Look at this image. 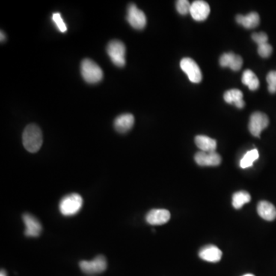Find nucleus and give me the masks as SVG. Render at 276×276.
Segmentation results:
<instances>
[{"label": "nucleus", "mask_w": 276, "mask_h": 276, "mask_svg": "<svg viewBox=\"0 0 276 276\" xmlns=\"http://www.w3.org/2000/svg\"><path fill=\"white\" fill-rule=\"evenodd\" d=\"M83 206V199L78 194H72L62 199L59 210L63 215L70 217L78 213Z\"/></svg>", "instance_id": "3"}, {"label": "nucleus", "mask_w": 276, "mask_h": 276, "mask_svg": "<svg viewBox=\"0 0 276 276\" xmlns=\"http://www.w3.org/2000/svg\"><path fill=\"white\" fill-rule=\"evenodd\" d=\"M259 158V152L256 149L250 150L246 154L240 161V167L242 168H248L253 165V162Z\"/></svg>", "instance_id": "22"}, {"label": "nucleus", "mask_w": 276, "mask_h": 276, "mask_svg": "<svg viewBox=\"0 0 276 276\" xmlns=\"http://www.w3.org/2000/svg\"><path fill=\"white\" fill-rule=\"evenodd\" d=\"M236 19L237 23L240 24L246 28H256L260 22V18H259V14L254 13V12L250 13V14L247 15V16L238 15V16H236Z\"/></svg>", "instance_id": "18"}, {"label": "nucleus", "mask_w": 276, "mask_h": 276, "mask_svg": "<svg viewBox=\"0 0 276 276\" xmlns=\"http://www.w3.org/2000/svg\"><path fill=\"white\" fill-rule=\"evenodd\" d=\"M259 215L267 221H273L276 219V209L269 202H259L257 206Z\"/></svg>", "instance_id": "16"}, {"label": "nucleus", "mask_w": 276, "mask_h": 276, "mask_svg": "<svg viewBox=\"0 0 276 276\" xmlns=\"http://www.w3.org/2000/svg\"><path fill=\"white\" fill-rule=\"evenodd\" d=\"M221 250L213 245H208L202 248L199 253V256L203 260L209 262H217L222 258Z\"/></svg>", "instance_id": "14"}, {"label": "nucleus", "mask_w": 276, "mask_h": 276, "mask_svg": "<svg viewBox=\"0 0 276 276\" xmlns=\"http://www.w3.org/2000/svg\"><path fill=\"white\" fill-rule=\"evenodd\" d=\"M195 161L202 167H216L221 163V157L217 152H198L195 155Z\"/></svg>", "instance_id": "10"}, {"label": "nucleus", "mask_w": 276, "mask_h": 276, "mask_svg": "<svg viewBox=\"0 0 276 276\" xmlns=\"http://www.w3.org/2000/svg\"><path fill=\"white\" fill-rule=\"evenodd\" d=\"M223 98L226 103L233 104L238 108H242L245 106V102L242 99L243 94L239 89H231V90H227L225 92Z\"/></svg>", "instance_id": "17"}, {"label": "nucleus", "mask_w": 276, "mask_h": 276, "mask_svg": "<svg viewBox=\"0 0 276 276\" xmlns=\"http://www.w3.org/2000/svg\"><path fill=\"white\" fill-rule=\"evenodd\" d=\"M258 52H259V55L261 57H262V58H268V57L271 55V52H272V47L268 43L259 45Z\"/></svg>", "instance_id": "26"}, {"label": "nucleus", "mask_w": 276, "mask_h": 276, "mask_svg": "<svg viewBox=\"0 0 276 276\" xmlns=\"http://www.w3.org/2000/svg\"><path fill=\"white\" fill-rule=\"evenodd\" d=\"M195 143L197 147L203 152H215L217 149V141L207 136H197Z\"/></svg>", "instance_id": "19"}, {"label": "nucleus", "mask_w": 276, "mask_h": 276, "mask_svg": "<svg viewBox=\"0 0 276 276\" xmlns=\"http://www.w3.org/2000/svg\"><path fill=\"white\" fill-rule=\"evenodd\" d=\"M22 220L25 226V236L28 237H38L40 236L42 226L36 217L30 213H25L22 216Z\"/></svg>", "instance_id": "9"}, {"label": "nucleus", "mask_w": 276, "mask_h": 276, "mask_svg": "<svg viewBox=\"0 0 276 276\" xmlns=\"http://www.w3.org/2000/svg\"><path fill=\"white\" fill-rule=\"evenodd\" d=\"M176 7L180 15H187L191 12V4L188 0H179L176 2Z\"/></svg>", "instance_id": "23"}, {"label": "nucleus", "mask_w": 276, "mask_h": 276, "mask_svg": "<svg viewBox=\"0 0 276 276\" xmlns=\"http://www.w3.org/2000/svg\"><path fill=\"white\" fill-rule=\"evenodd\" d=\"M267 82L268 84V91L271 94L276 92V71H271L267 75Z\"/></svg>", "instance_id": "24"}, {"label": "nucleus", "mask_w": 276, "mask_h": 276, "mask_svg": "<svg viewBox=\"0 0 276 276\" xmlns=\"http://www.w3.org/2000/svg\"><path fill=\"white\" fill-rule=\"evenodd\" d=\"M269 124L268 116L262 112H255L250 117L249 129L250 133L255 137H259L264 129Z\"/></svg>", "instance_id": "7"}, {"label": "nucleus", "mask_w": 276, "mask_h": 276, "mask_svg": "<svg viewBox=\"0 0 276 276\" xmlns=\"http://www.w3.org/2000/svg\"><path fill=\"white\" fill-rule=\"evenodd\" d=\"M22 142L25 150L30 153H36L40 150L43 142L42 131L34 124L28 125L24 130Z\"/></svg>", "instance_id": "1"}, {"label": "nucleus", "mask_w": 276, "mask_h": 276, "mask_svg": "<svg viewBox=\"0 0 276 276\" xmlns=\"http://www.w3.org/2000/svg\"><path fill=\"white\" fill-rule=\"evenodd\" d=\"M127 20L135 29H143L147 24V18L144 12L137 8L134 4H130L128 7Z\"/></svg>", "instance_id": "6"}, {"label": "nucleus", "mask_w": 276, "mask_h": 276, "mask_svg": "<svg viewBox=\"0 0 276 276\" xmlns=\"http://www.w3.org/2000/svg\"><path fill=\"white\" fill-rule=\"evenodd\" d=\"M81 76L89 84L100 82L103 78V71L94 61L86 58L81 62Z\"/></svg>", "instance_id": "2"}, {"label": "nucleus", "mask_w": 276, "mask_h": 276, "mask_svg": "<svg viewBox=\"0 0 276 276\" xmlns=\"http://www.w3.org/2000/svg\"><path fill=\"white\" fill-rule=\"evenodd\" d=\"M242 81L244 84L248 86L250 90H256L259 88V79L253 71L246 70L242 74Z\"/></svg>", "instance_id": "20"}, {"label": "nucleus", "mask_w": 276, "mask_h": 276, "mask_svg": "<svg viewBox=\"0 0 276 276\" xmlns=\"http://www.w3.org/2000/svg\"><path fill=\"white\" fill-rule=\"evenodd\" d=\"M0 276H7V272L5 270H1V273H0Z\"/></svg>", "instance_id": "29"}, {"label": "nucleus", "mask_w": 276, "mask_h": 276, "mask_svg": "<svg viewBox=\"0 0 276 276\" xmlns=\"http://www.w3.org/2000/svg\"><path fill=\"white\" fill-rule=\"evenodd\" d=\"M210 13V8L207 3L198 0L191 4V13L193 19L198 22L206 20Z\"/></svg>", "instance_id": "11"}, {"label": "nucleus", "mask_w": 276, "mask_h": 276, "mask_svg": "<svg viewBox=\"0 0 276 276\" xmlns=\"http://www.w3.org/2000/svg\"><path fill=\"white\" fill-rule=\"evenodd\" d=\"M180 68L188 75L190 81L193 83H200L202 81V72L200 67L194 60L191 58H184L181 60Z\"/></svg>", "instance_id": "8"}, {"label": "nucleus", "mask_w": 276, "mask_h": 276, "mask_svg": "<svg viewBox=\"0 0 276 276\" xmlns=\"http://www.w3.org/2000/svg\"><path fill=\"white\" fill-rule=\"evenodd\" d=\"M107 52L113 64L117 67H124L126 64V47L123 42L118 40H113L107 46Z\"/></svg>", "instance_id": "4"}, {"label": "nucleus", "mask_w": 276, "mask_h": 276, "mask_svg": "<svg viewBox=\"0 0 276 276\" xmlns=\"http://www.w3.org/2000/svg\"><path fill=\"white\" fill-rule=\"evenodd\" d=\"M1 42H4V41L6 40V36L5 34H4V33H3V31H1Z\"/></svg>", "instance_id": "28"}, {"label": "nucleus", "mask_w": 276, "mask_h": 276, "mask_svg": "<svg viewBox=\"0 0 276 276\" xmlns=\"http://www.w3.org/2000/svg\"><path fill=\"white\" fill-rule=\"evenodd\" d=\"M242 276H255L254 274H244V275H242Z\"/></svg>", "instance_id": "30"}, {"label": "nucleus", "mask_w": 276, "mask_h": 276, "mask_svg": "<svg viewBox=\"0 0 276 276\" xmlns=\"http://www.w3.org/2000/svg\"><path fill=\"white\" fill-rule=\"evenodd\" d=\"M52 20L56 25L57 28L61 33H66L67 31V26H66V22L63 20L60 13H54L52 15Z\"/></svg>", "instance_id": "25"}, {"label": "nucleus", "mask_w": 276, "mask_h": 276, "mask_svg": "<svg viewBox=\"0 0 276 276\" xmlns=\"http://www.w3.org/2000/svg\"><path fill=\"white\" fill-rule=\"evenodd\" d=\"M170 212L167 209H155L146 216V220L150 225H163L170 220Z\"/></svg>", "instance_id": "12"}, {"label": "nucleus", "mask_w": 276, "mask_h": 276, "mask_svg": "<svg viewBox=\"0 0 276 276\" xmlns=\"http://www.w3.org/2000/svg\"><path fill=\"white\" fill-rule=\"evenodd\" d=\"M134 124V117L131 114H123L119 115L114 120V127L119 133H127L133 128Z\"/></svg>", "instance_id": "15"}, {"label": "nucleus", "mask_w": 276, "mask_h": 276, "mask_svg": "<svg viewBox=\"0 0 276 276\" xmlns=\"http://www.w3.org/2000/svg\"><path fill=\"white\" fill-rule=\"evenodd\" d=\"M79 266L81 271L86 274H99L107 269L108 262L105 256L99 255L93 260L81 261L80 262Z\"/></svg>", "instance_id": "5"}, {"label": "nucleus", "mask_w": 276, "mask_h": 276, "mask_svg": "<svg viewBox=\"0 0 276 276\" xmlns=\"http://www.w3.org/2000/svg\"><path fill=\"white\" fill-rule=\"evenodd\" d=\"M251 196L246 191H239L233 196V206L235 209H241L246 203H250Z\"/></svg>", "instance_id": "21"}, {"label": "nucleus", "mask_w": 276, "mask_h": 276, "mask_svg": "<svg viewBox=\"0 0 276 276\" xmlns=\"http://www.w3.org/2000/svg\"><path fill=\"white\" fill-rule=\"evenodd\" d=\"M220 63L222 67L230 68L232 70L236 72L242 68L243 61L239 55H235L233 52H229L223 54L220 57Z\"/></svg>", "instance_id": "13"}, {"label": "nucleus", "mask_w": 276, "mask_h": 276, "mask_svg": "<svg viewBox=\"0 0 276 276\" xmlns=\"http://www.w3.org/2000/svg\"><path fill=\"white\" fill-rule=\"evenodd\" d=\"M252 39L259 45L268 43V37L265 33H253Z\"/></svg>", "instance_id": "27"}]
</instances>
